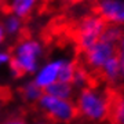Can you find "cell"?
Segmentation results:
<instances>
[{
    "label": "cell",
    "instance_id": "7",
    "mask_svg": "<svg viewBox=\"0 0 124 124\" xmlns=\"http://www.w3.org/2000/svg\"><path fill=\"white\" fill-rule=\"evenodd\" d=\"M94 14L101 17L108 25L124 28V0H97Z\"/></svg>",
    "mask_w": 124,
    "mask_h": 124
},
{
    "label": "cell",
    "instance_id": "3",
    "mask_svg": "<svg viewBox=\"0 0 124 124\" xmlns=\"http://www.w3.org/2000/svg\"><path fill=\"white\" fill-rule=\"evenodd\" d=\"M36 108L44 119L53 124H70L79 117L75 101L59 99L48 94H43V97L36 103Z\"/></svg>",
    "mask_w": 124,
    "mask_h": 124
},
{
    "label": "cell",
    "instance_id": "9",
    "mask_svg": "<svg viewBox=\"0 0 124 124\" xmlns=\"http://www.w3.org/2000/svg\"><path fill=\"white\" fill-rule=\"evenodd\" d=\"M0 25L3 28V31L6 32L7 37H19L25 29V21L11 13H6L1 17Z\"/></svg>",
    "mask_w": 124,
    "mask_h": 124
},
{
    "label": "cell",
    "instance_id": "1",
    "mask_svg": "<svg viewBox=\"0 0 124 124\" xmlns=\"http://www.w3.org/2000/svg\"><path fill=\"white\" fill-rule=\"evenodd\" d=\"M11 62L8 65V73L14 80H19L25 76H33L43 63L44 44L33 36H22L13 46Z\"/></svg>",
    "mask_w": 124,
    "mask_h": 124
},
{
    "label": "cell",
    "instance_id": "10",
    "mask_svg": "<svg viewBox=\"0 0 124 124\" xmlns=\"http://www.w3.org/2000/svg\"><path fill=\"white\" fill-rule=\"evenodd\" d=\"M101 77L108 84L110 85H117L120 80V61L117 58V54L115 57H112L110 59H108L105 62V65L101 68V70L98 72Z\"/></svg>",
    "mask_w": 124,
    "mask_h": 124
},
{
    "label": "cell",
    "instance_id": "11",
    "mask_svg": "<svg viewBox=\"0 0 124 124\" xmlns=\"http://www.w3.org/2000/svg\"><path fill=\"white\" fill-rule=\"evenodd\" d=\"M112 93L110 116L112 124H124V88Z\"/></svg>",
    "mask_w": 124,
    "mask_h": 124
},
{
    "label": "cell",
    "instance_id": "14",
    "mask_svg": "<svg viewBox=\"0 0 124 124\" xmlns=\"http://www.w3.org/2000/svg\"><path fill=\"white\" fill-rule=\"evenodd\" d=\"M70 84L73 85V88L76 91H80V90L85 88V87H90V85H94L93 81H91V72L84 66V65H77L75 70V75L72 77Z\"/></svg>",
    "mask_w": 124,
    "mask_h": 124
},
{
    "label": "cell",
    "instance_id": "6",
    "mask_svg": "<svg viewBox=\"0 0 124 124\" xmlns=\"http://www.w3.org/2000/svg\"><path fill=\"white\" fill-rule=\"evenodd\" d=\"M65 58L66 57H57L51 58L48 61H43V63L36 70V73L32 76V80L35 81V84L44 91L47 87L58 81Z\"/></svg>",
    "mask_w": 124,
    "mask_h": 124
},
{
    "label": "cell",
    "instance_id": "15",
    "mask_svg": "<svg viewBox=\"0 0 124 124\" xmlns=\"http://www.w3.org/2000/svg\"><path fill=\"white\" fill-rule=\"evenodd\" d=\"M11 62V51L8 48H0V68H8Z\"/></svg>",
    "mask_w": 124,
    "mask_h": 124
},
{
    "label": "cell",
    "instance_id": "13",
    "mask_svg": "<svg viewBox=\"0 0 124 124\" xmlns=\"http://www.w3.org/2000/svg\"><path fill=\"white\" fill-rule=\"evenodd\" d=\"M44 94H48L51 97L59 98V99H72L76 94V90L70 83H63V81H55L54 84L44 90Z\"/></svg>",
    "mask_w": 124,
    "mask_h": 124
},
{
    "label": "cell",
    "instance_id": "8",
    "mask_svg": "<svg viewBox=\"0 0 124 124\" xmlns=\"http://www.w3.org/2000/svg\"><path fill=\"white\" fill-rule=\"evenodd\" d=\"M40 0H7V13H11L23 21L29 18L37 8Z\"/></svg>",
    "mask_w": 124,
    "mask_h": 124
},
{
    "label": "cell",
    "instance_id": "2",
    "mask_svg": "<svg viewBox=\"0 0 124 124\" xmlns=\"http://www.w3.org/2000/svg\"><path fill=\"white\" fill-rule=\"evenodd\" d=\"M77 116L90 123H103L110 116L112 93L90 85L77 91L75 99Z\"/></svg>",
    "mask_w": 124,
    "mask_h": 124
},
{
    "label": "cell",
    "instance_id": "12",
    "mask_svg": "<svg viewBox=\"0 0 124 124\" xmlns=\"http://www.w3.org/2000/svg\"><path fill=\"white\" fill-rule=\"evenodd\" d=\"M43 94H44V91L40 87H37L32 79L23 81L22 84H21V87H19V95H21V98L26 103H31V105H36L40 98L43 97Z\"/></svg>",
    "mask_w": 124,
    "mask_h": 124
},
{
    "label": "cell",
    "instance_id": "19",
    "mask_svg": "<svg viewBox=\"0 0 124 124\" xmlns=\"http://www.w3.org/2000/svg\"><path fill=\"white\" fill-rule=\"evenodd\" d=\"M62 1H69V3H73V4H79V3H85L88 0H62Z\"/></svg>",
    "mask_w": 124,
    "mask_h": 124
},
{
    "label": "cell",
    "instance_id": "4",
    "mask_svg": "<svg viewBox=\"0 0 124 124\" xmlns=\"http://www.w3.org/2000/svg\"><path fill=\"white\" fill-rule=\"evenodd\" d=\"M106 25L108 23L101 17H98L97 14L84 15L77 22L75 31V40L81 53L88 50L91 46H94L101 39Z\"/></svg>",
    "mask_w": 124,
    "mask_h": 124
},
{
    "label": "cell",
    "instance_id": "18",
    "mask_svg": "<svg viewBox=\"0 0 124 124\" xmlns=\"http://www.w3.org/2000/svg\"><path fill=\"white\" fill-rule=\"evenodd\" d=\"M6 40H7V36H6V32L3 31V28H1V25H0V48L4 46Z\"/></svg>",
    "mask_w": 124,
    "mask_h": 124
},
{
    "label": "cell",
    "instance_id": "17",
    "mask_svg": "<svg viewBox=\"0 0 124 124\" xmlns=\"http://www.w3.org/2000/svg\"><path fill=\"white\" fill-rule=\"evenodd\" d=\"M29 124H53V123H51V121H48L47 119H44V117H39V119L32 120Z\"/></svg>",
    "mask_w": 124,
    "mask_h": 124
},
{
    "label": "cell",
    "instance_id": "20",
    "mask_svg": "<svg viewBox=\"0 0 124 124\" xmlns=\"http://www.w3.org/2000/svg\"><path fill=\"white\" fill-rule=\"evenodd\" d=\"M3 1H7V0H3Z\"/></svg>",
    "mask_w": 124,
    "mask_h": 124
},
{
    "label": "cell",
    "instance_id": "16",
    "mask_svg": "<svg viewBox=\"0 0 124 124\" xmlns=\"http://www.w3.org/2000/svg\"><path fill=\"white\" fill-rule=\"evenodd\" d=\"M0 124H29L23 117H19V116H13V117H8V119L3 120Z\"/></svg>",
    "mask_w": 124,
    "mask_h": 124
},
{
    "label": "cell",
    "instance_id": "5",
    "mask_svg": "<svg viewBox=\"0 0 124 124\" xmlns=\"http://www.w3.org/2000/svg\"><path fill=\"white\" fill-rule=\"evenodd\" d=\"M117 54V46L99 39L94 46L83 53L84 66L90 72H99L108 59Z\"/></svg>",
    "mask_w": 124,
    "mask_h": 124
}]
</instances>
